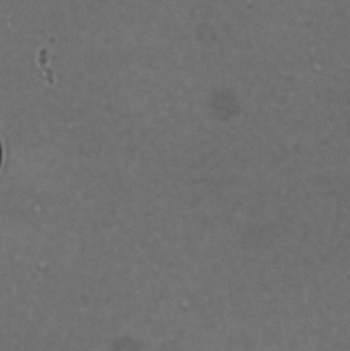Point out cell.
Masks as SVG:
<instances>
[{
  "mask_svg": "<svg viewBox=\"0 0 350 351\" xmlns=\"http://www.w3.org/2000/svg\"><path fill=\"white\" fill-rule=\"evenodd\" d=\"M0 162H1V150H0Z\"/></svg>",
  "mask_w": 350,
  "mask_h": 351,
  "instance_id": "obj_1",
  "label": "cell"
}]
</instances>
